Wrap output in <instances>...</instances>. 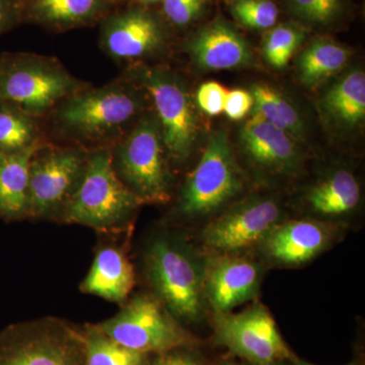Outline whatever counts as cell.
I'll return each mask as SVG.
<instances>
[{
    "mask_svg": "<svg viewBox=\"0 0 365 365\" xmlns=\"http://www.w3.org/2000/svg\"><path fill=\"white\" fill-rule=\"evenodd\" d=\"M253 106L254 98L250 91L235 88L227 91L223 112L230 119L237 121L246 117Z\"/></svg>",
    "mask_w": 365,
    "mask_h": 365,
    "instance_id": "33",
    "label": "cell"
},
{
    "mask_svg": "<svg viewBox=\"0 0 365 365\" xmlns=\"http://www.w3.org/2000/svg\"><path fill=\"white\" fill-rule=\"evenodd\" d=\"M215 317L216 341L246 362L265 364L295 359L273 317L261 304L241 313Z\"/></svg>",
    "mask_w": 365,
    "mask_h": 365,
    "instance_id": "11",
    "label": "cell"
},
{
    "mask_svg": "<svg viewBox=\"0 0 365 365\" xmlns=\"http://www.w3.org/2000/svg\"><path fill=\"white\" fill-rule=\"evenodd\" d=\"M349 51L331 40L318 39L307 46L299 61L300 81L314 86L339 72L349 59Z\"/></svg>",
    "mask_w": 365,
    "mask_h": 365,
    "instance_id": "23",
    "label": "cell"
},
{
    "mask_svg": "<svg viewBox=\"0 0 365 365\" xmlns=\"http://www.w3.org/2000/svg\"><path fill=\"white\" fill-rule=\"evenodd\" d=\"M112 0H21V23L64 32L101 21Z\"/></svg>",
    "mask_w": 365,
    "mask_h": 365,
    "instance_id": "17",
    "label": "cell"
},
{
    "mask_svg": "<svg viewBox=\"0 0 365 365\" xmlns=\"http://www.w3.org/2000/svg\"><path fill=\"white\" fill-rule=\"evenodd\" d=\"M232 11L242 25L257 30L272 28L279 14L272 0H235Z\"/></svg>",
    "mask_w": 365,
    "mask_h": 365,
    "instance_id": "28",
    "label": "cell"
},
{
    "mask_svg": "<svg viewBox=\"0 0 365 365\" xmlns=\"http://www.w3.org/2000/svg\"><path fill=\"white\" fill-rule=\"evenodd\" d=\"M227 91L220 83L208 81L198 88L196 95L197 104L206 114L217 116L223 112Z\"/></svg>",
    "mask_w": 365,
    "mask_h": 365,
    "instance_id": "31",
    "label": "cell"
},
{
    "mask_svg": "<svg viewBox=\"0 0 365 365\" xmlns=\"http://www.w3.org/2000/svg\"><path fill=\"white\" fill-rule=\"evenodd\" d=\"M345 0H290L295 16L312 24L331 23L339 16Z\"/></svg>",
    "mask_w": 365,
    "mask_h": 365,
    "instance_id": "29",
    "label": "cell"
},
{
    "mask_svg": "<svg viewBox=\"0 0 365 365\" xmlns=\"http://www.w3.org/2000/svg\"><path fill=\"white\" fill-rule=\"evenodd\" d=\"M0 365H86L83 331L54 318L7 327L0 333Z\"/></svg>",
    "mask_w": 365,
    "mask_h": 365,
    "instance_id": "6",
    "label": "cell"
},
{
    "mask_svg": "<svg viewBox=\"0 0 365 365\" xmlns=\"http://www.w3.org/2000/svg\"><path fill=\"white\" fill-rule=\"evenodd\" d=\"M360 187L348 170L334 172L314 185L307 194V202L319 215L339 216L351 212L359 205Z\"/></svg>",
    "mask_w": 365,
    "mask_h": 365,
    "instance_id": "21",
    "label": "cell"
},
{
    "mask_svg": "<svg viewBox=\"0 0 365 365\" xmlns=\"http://www.w3.org/2000/svg\"><path fill=\"white\" fill-rule=\"evenodd\" d=\"M258 263L237 253H217L206 259L204 294L215 314L230 313L258 294Z\"/></svg>",
    "mask_w": 365,
    "mask_h": 365,
    "instance_id": "14",
    "label": "cell"
},
{
    "mask_svg": "<svg viewBox=\"0 0 365 365\" xmlns=\"http://www.w3.org/2000/svg\"><path fill=\"white\" fill-rule=\"evenodd\" d=\"M188 48L197 66L208 71L249 66L254 61L247 41L225 21H215L199 31Z\"/></svg>",
    "mask_w": 365,
    "mask_h": 365,
    "instance_id": "18",
    "label": "cell"
},
{
    "mask_svg": "<svg viewBox=\"0 0 365 365\" xmlns=\"http://www.w3.org/2000/svg\"><path fill=\"white\" fill-rule=\"evenodd\" d=\"M163 11L170 24L177 26L189 25L198 18L204 0H163Z\"/></svg>",
    "mask_w": 365,
    "mask_h": 365,
    "instance_id": "30",
    "label": "cell"
},
{
    "mask_svg": "<svg viewBox=\"0 0 365 365\" xmlns=\"http://www.w3.org/2000/svg\"><path fill=\"white\" fill-rule=\"evenodd\" d=\"M205 262L191 245L173 235L155 237L148 247V279L178 321L195 323L202 319Z\"/></svg>",
    "mask_w": 365,
    "mask_h": 365,
    "instance_id": "2",
    "label": "cell"
},
{
    "mask_svg": "<svg viewBox=\"0 0 365 365\" xmlns=\"http://www.w3.org/2000/svg\"><path fill=\"white\" fill-rule=\"evenodd\" d=\"M132 1L138 2V4H155V2L163 1V0H132Z\"/></svg>",
    "mask_w": 365,
    "mask_h": 365,
    "instance_id": "36",
    "label": "cell"
},
{
    "mask_svg": "<svg viewBox=\"0 0 365 365\" xmlns=\"http://www.w3.org/2000/svg\"><path fill=\"white\" fill-rule=\"evenodd\" d=\"M136 81L153 100L168 158L182 163L197 136L195 112L187 91L174 76L160 69L136 71Z\"/></svg>",
    "mask_w": 365,
    "mask_h": 365,
    "instance_id": "9",
    "label": "cell"
},
{
    "mask_svg": "<svg viewBox=\"0 0 365 365\" xmlns=\"http://www.w3.org/2000/svg\"><path fill=\"white\" fill-rule=\"evenodd\" d=\"M245 365H287L285 364V362H273V364H249V362H246Z\"/></svg>",
    "mask_w": 365,
    "mask_h": 365,
    "instance_id": "37",
    "label": "cell"
},
{
    "mask_svg": "<svg viewBox=\"0 0 365 365\" xmlns=\"http://www.w3.org/2000/svg\"><path fill=\"white\" fill-rule=\"evenodd\" d=\"M242 189L244 179L227 134L216 132L182 187L179 211L190 217L212 215Z\"/></svg>",
    "mask_w": 365,
    "mask_h": 365,
    "instance_id": "8",
    "label": "cell"
},
{
    "mask_svg": "<svg viewBox=\"0 0 365 365\" xmlns=\"http://www.w3.org/2000/svg\"><path fill=\"white\" fill-rule=\"evenodd\" d=\"M220 365H237V364H235V362H232V361H225V362H222V364H220Z\"/></svg>",
    "mask_w": 365,
    "mask_h": 365,
    "instance_id": "38",
    "label": "cell"
},
{
    "mask_svg": "<svg viewBox=\"0 0 365 365\" xmlns=\"http://www.w3.org/2000/svg\"><path fill=\"white\" fill-rule=\"evenodd\" d=\"M86 162V153L78 148L41 144L31 162L26 215L43 217L66 207Z\"/></svg>",
    "mask_w": 365,
    "mask_h": 365,
    "instance_id": "10",
    "label": "cell"
},
{
    "mask_svg": "<svg viewBox=\"0 0 365 365\" xmlns=\"http://www.w3.org/2000/svg\"><path fill=\"white\" fill-rule=\"evenodd\" d=\"M21 0H0V35L21 23Z\"/></svg>",
    "mask_w": 365,
    "mask_h": 365,
    "instance_id": "34",
    "label": "cell"
},
{
    "mask_svg": "<svg viewBox=\"0 0 365 365\" xmlns=\"http://www.w3.org/2000/svg\"><path fill=\"white\" fill-rule=\"evenodd\" d=\"M241 140L249 158L264 169L289 175L299 167V153L284 131L253 114L242 126Z\"/></svg>",
    "mask_w": 365,
    "mask_h": 365,
    "instance_id": "16",
    "label": "cell"
},
{
    "mask_svg": "<svg viewBox=\"0 0 365 365\" xmlns=\"http://www.w3.org/2000/svg\"><path fill=\"white\" fill-rule=\"evenodd\" d=\"M118 177L143 203L170 199L167 153L157 117L145 115L121 137L112 150Z\"/></svg>",
    "mask_w": 365,
    "mask_h": 365,
    "instance_id": "5",
    "label": "cell"
},
{
    "mask_svg": "<svg viewBox=\"0 0 365 365\" xmlns=\"http://www.w3.org/2000/svg\"><path fill=\"white\" fill-rule=\"evenodd\" d=\"M193 347L186 346L153 354V357H148L146 365H206L200 353Z\"/></svg>",
    "mask_w": 365,
    "mask_h": 365,
    "instance_id": "32",
    "label": "cell"
},
{
    "mask_svg": "<svg viewBox=\"0 0 365 365\" xmlns=\"http://www.w3.org/2000/svg\"><path fill=\"white\" fill-rule=\"evenodd\" d=\"M86 365H146L150 355L124 347L98 326L83 331Z\"/></svg>",
    "mask_w": 365,
    "mask_h": 365,
    "instance_id": "26",
    "label": "cell"
},
{
    "mask_svg": "<svg viewBox=\"0 0 365 365\" xmlns=\"http://www.w3.org/2000/svg\"><path fill=\"white\" fill-rule=\"evenodd\" d=\"M324 106L334 119L354 127L365 119V74L361 71L348 73L327 93Z\"/></svg>",
    "mask_w": 365,
    "mask_h": 365,
    "instance_id": "22",
    "label": "cell"
},
{
    "mask_svg": "<svg viewBox=\"0 0 365 365\" xmlns=\"http://www.w3.org/2000/svg\"><path fill=\"white\" fill-rule=\"evenodd\" d=\"M141 203L118 177L112 150L98 148L86 155L83 178L64 207L66 220L107 230L128 220Z\"/></svg>",
    "mask_w": 365,
    "mask_h": 365,
    "instance_id": "4",
    "label": "cell"
},
{
    "mask_svg": "<svg viewBox=\"0 0 365 365\" xmlns=\"http://www.w3.org/2000/svg\"><path fill=\"white\" fill-rule=\"evenodd\" d=\"M86 88L58 60L34 53L0 55V100L31 116L51 114L64 100Z\"/></svg>",
    "mask_w": 365,
    "mask_h": 365,
    "instance_id": "3",
    "label": "cell"
},
{
    "mask_svg": "<svg viewBox=\"0 0 365 365\" xmlns=\"http://www.w3.org/2000/svg\"><path fill=\"white\" fill-rule=\"evenodd\" d=\"M282 209L275 199L253 196L230 206L202 232L207 248L217 253H239L261 244L281 222Z\"/></svg>",
    "mask_w": 365,
    "mask_h": 365,
    "instance_id": "12",
    "label": "cell"
},
{
    "mask_svg": "<svg viewBox=\"0 0 365 365\" xmlns=\"http://www.w3.org/2000/svg\"><path fill=\"white\" fill-rule=\"evenodd\" d=\"M41 144L21 153H0V217L2 220H16L26 216L30 165Z\"/></svg>",
    "mask_w": 365,
    "mask_h": 365,
    "instance_id": "20",
    "label": "cell"
},
{
    "mask_svg": "<svg viewBox=\"0 0 365 365\" xmlns=\"http://www.w3.org/2000/svg\"><path fill=\"white\" fill-rule=\"evenodd\" d=\"M37 119L18 106L0 100V153H14L39 145Z\"/></svg>",
    "mask_w": 365,
    "mask_h": 365,
    "instance_id": "24",
    "label": "cell"
},
{
    "mask_svg": "<svg viewBox=\"0 0 365 365\" xmlns=\"http://www.w3.org/2000/svg\"><path fill=\"white\" fill-rule=\"evenodd\" d=\"M167 40L165 24L143 7L108 14L101 21V48L117 61L150 56L163 49Z\"/></svg>",
    "mask_w": 365,
    "mask_h": 365,
    "instance_id": "13",
    "label": "cell"
},
{
    "mask_svg": "<svg viewBox=\"0 0 365 365\" xmlns=\"http://www.w3.org/2000/svg\"><path fill=\"white\" fill-rule=\"evenodd\" d=\"M333 228L314 220L280 222L261 242L271 260L280 265L307 263L324 251L333 240Z\"/></svg>",
    "mask_w": 365,
    "mask_h": 365,
    "instance_id": "15",
    "label": "cell"
},
{
    "mask_svg": "<svg viewBox=\"0 0 365 365\" xmlns=\"http://www.w3.org/2000/svg\"><path fill=\"white\" fill-rule=\"evenodd\" d=\"M136 88L124 81L83 88L51 113L54 125L64 135L83 143H104L123 136L143 112V100Z\"/></svg>",
    "mask_w": 365,
    "mask_h": 365,
    "instance_id": "1",
    "label": "cell"
},
{
    "mask_svg": "<svg viewBox=\"0 0 365 365\" xmlns=\"http://www.w3.org/2000/svg\"><path fill=\"white\" fill-rule=\"evenodd\" d=\"M251 93L254 98V114L284 131L292 139L302 136L304 124L299 113L279 91L267 85H255Z\"/></svg>",
    "mask_w": 365,
    "mask_h": 365,
    "instance_id": "25",
    "label": "cell"
},
{
    "mask_svg": "<svg viewBox=\"0 0 365 365\" xmlns=\"http://www.w3.org/2000/svg\"><path fill=\"white\" fill-rule=\"evenodd\" d=\"M304 39V33L297 26L281 25L267 34L264 40L263 53L268 63L283 68Z\"/></svg>",
    "mask_w": 365,
    "mask_h": 365,
    "instance_id": "27",
    "label": "cell"
},
{
    "mask_svg": "<svg viewBox=\"0 0 365 365\" xmlns=\"http://www.w3.org/2000/svg\"><path fill=\"white\" fill-rule=\"evenodd\" d=\"M292 365H316V364H309V362L304 361V360L295 359L292 360ZM347 365H359V364H354V362H352V364H349Z\"/></svg>",
    "mask_w": 365,
    "mask_h": 365,
    "instance_id": "35",
    "label": "cell"
},
{
    "mask_svg": "<svg viewBox=\"0 0 365 365\" xmlns=\"http://www.w3.org/2000/svg\"><path fill=\"white\" fill-rule=\"evenodd\" d=\"M134 282L133 267L123 252L106 247L96 255L81 290L110 302H122L130 294Z\"/></svg>",
    "mask_w": 365,
    "mask_h": 365,
    "instance_id": "19",
    "label": "cell"
},
{
    "mask_svg": "<svg viewBox=\"0 0 365 365\" xmlns=\"http://www.w3.org/2000/svg\"><path fill=\"white\" fill-rule=\"evenodd\" d=\"M98 327L119 344L148 355L196 344L163 302L150 295H136L119 314Z\"/></svg>",
    "mask_w": 365,
    "mask_h": 365,
    "instance_id": "7",
    "label": "cell"
}]
</instances>
